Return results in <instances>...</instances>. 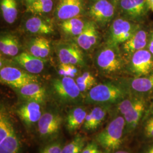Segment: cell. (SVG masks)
Wrapping results in <instances>:
<instances>
[{
	"label": "cell",
	"instance_id": "obj_1",
	"mask_svg": "<svg viewBox=\"0 0 153 153\" xmlns=\"http://www.w3.org/2000/svg\"><path fill=\"white\" fill-rule=\"evenodd\" d=\"M128 91L126 88L112 83L96 85L88 92L85 101L89 104L103 105L119 103L126 98Z\"/></svg>",
	"mask_w": 153,
	"mask_h": 153
},
{
	"label": "cell",
	"instance_id": "obj_2",
	"mask_svg": "<svg viewBox=\"0 0 153 153\" xmlns=\"http://www.w3.org/2000/svg\"><path fill=\"white\" fill-rule=\"evenodd\" d=\"M125 132V119L118 116L96 136L95 142L108 152H115L120 147Z\"/></svg>",
	"mask_w": 153,
	"mask_h": 153
},
{
	"label": "cell",
	"instance_id": "obj_3",
	"mask_svg": "<svg viewBox=\"0 0 153 153\" xmlns=\"http://www.w3.org/2000/svg\"><path fill=\"white\" fill-rule=\"evenodd\" d=\"M146 108L145 102L140 97L124 99L118 104V109L126 121V132L131 133L137 128Z\"/></svg>",
	"mask_w": 153,
	"mask_h": 153
},
{
	"label": "cell",
	"instance_id": "obj_4",
	"mask_svg": "<svg viewBox=\"0 0 153 153\" xmlns=\"http://www.w3.org/2000/svg\"><path fill=\"white\" fill-rule=\"evenodd\" d=\"M138 25L123 18H119L113 22L109 28L108 44L116 47L123 44L139 30Z\"/></svg>",
	"mask_w": 153,
	"mask_h": 153
},
{
	"label": "cell",
	"instance_id": "obj_5",
	"mask_svg": "<svg viewBox=\"0 0 153 153\" xmlns=\"http://www.w3.org/2000/svg\"><path fill=\"white\" fill-rule=\"evenodd\" d=\"M1 82L16 89L31 82H38V78L33 74L11 67H3L0 70Z\"/></svg>",
	"mask_w": 153,
	"mask_h": 153
},
{
	"label": "cell",
	"instance_id": "obj_6",
	"mask_svg": "<svg viewBox=\"0 0 153 153\" xmlns=\"http://www.w3.org/2000/svg\"><path fill=\"white\" fill-rule=\"evenodd\" d=\"M52 88L57 97L66 103L76 101L81 93L76 81L70 76L55 79L52 82Z\"/></svg>",
	"mask_w": 153,
	"mask_h": 153
},
{
	"label": "cell",
	"instance_id": "obj_7",
	"mask_svg": "<svg viewBox=\"0 0 153 153\" xmlns=\"http://www.w3.org/2000/svg\"><path fill=\"white\" fill-rule=\"evenodd\" d=\"M115 47L109 45L102 49L97 57L99 69L106 74L115 73L120 71L123 62Z\"/></svg>",
	"mask_w": 153,
	"mask_h": 153
},
{
	"label": "cell",
	"instance_id": "obj_8",
	"mask_svg": "<svg viewBox=\"0 0 153 153\" xmlns=\"http://www.w3.org/2000/svg\"><path fill=\"white\" fill-rule=\"evenodd\" d=\"M62 123L60 115L55 112L44 113L38 123L39 136L43 140L56 137L60 132Z\"/></svg>",
	"mask_w": 153,
	"mask_h": 153
},
{
	"label": "cell",
	"instance_id": "obj_9",
	"mask_svg": "<svg viewBox=\"0 0 153 153\" xmlns=\"http://www.w3.org/2000/svg\"><path fill=\"white\" fill-rule=\"evenodd\" d=\"M131 71L137 76L152 74L153 58L151 52L146 49L138 51L131 56Z\"/></svg>",
	"mask_w": 153,
	"mask_h": 153
},
{
	"label": "cell",
	"instance_id": "obj_10",
	"mask_svg": "<svg viewBox=\"0 0 153 153\" xmlns=\"http://www.w3.org/2000/svg\"><path fill=\"white\" fill-rule=\"evenodd\" d=\"M56 52L61 64L83 65V55L77 44L62 43L56 47Z\"/></svg>",
	"mask_w": 153,
	"mask_h": 153
},
{
	"label": "cell",
	"instance_id": "obj_11",
	"mask_svg": "<svg viewBox=\"0 0 153 153\" xmlns=\"http://www.w3.org/2000/svg\"><path fill=\"white\" fill-rule=\"evenodd\" d=\"M16 113L25 126L29 128L38 124L43 115L40 104L31 101H26L21 105Z\"/></svg>",
	"mask_w": 153,
	"mask_h": 153
},
{
	"label": "cell",
	"instance_id": "obj_12",
	"mask_svg": "<svg viewBox=\"0 0 153 153\" xmlns=\"http://www.w3.org/2000/svg\"><path fill=\"white\" fill-rule=\"evenodd\" d=\"M115 5L108 0H98L91 6L89 15L95 22L100 24L109 22L114 16Z\"/></svg>",
	"mask_w": 153,
	"mask_h": 153
},
{
	"label": "cell",
	"instance_id": "obj_13",
	"mask_svg": "<svg viewBox=\"0 0 153 153\" xmlns=\"http://www.w3.org/2000/svg\"><path fill=\"white\" fill-rule=\"evenodd\" d=\"M119 4L123 13L133 20L143 18L149 9L146 0H121Z\"/></svg>",
	"mask_w": 153,
	"mask_h": 153
},
{
	"label": "cell",
	"instance_id": "obj_14",
	"mask_svg": "<svg viewBox=\"0 0 153 153\" xmlns=\"http://www.w3.org/2000/svg\"><path fill=\"white\" fill-rule=\"evenodd\" d=\"M82 0H59L56 9V16L65 21L79 15L82 11Z\"/></svg>",
	"mask_w": 153,
	"mask_h": 153
},
{
	"label": "cell",
	"instance_id": "obj_15",
	"mask_svg": "<svg viewBox=\"0 0 153 153\" xmlns=\"http://www.w3.org/2000/svg\"><path fill=\"white\" fill-rule=\"evenodd\" d=\"M14 60L23 68L28 73L35 74L43 71L44 68L43 59L23 52L14 57Z\"/></svg>",
	"mask_w": 153,
	"mask_h": 153
},
{
	"label": "cell",
	"instance_id": "obj_16",
	"mask_svg": "<svg viewBox=\"0 0 153 153\" xmlns=\"http://www.w3.org/2000/svg\"><path fill=\"white\" fill-rule=\"evenodd\" d=\"M98 38L95 24L93 22L86 23L82 33L76 36V44L84 50H88L95 45Z\"/></svg>",
	"mask_w": 153,
	"mask_h": 153
},
{
	"label": "cell",
	"instance_id": "obj_17",
	"mask_svg": "<svg viewBox=\"0 0 153 153\" xmlns=\"http://www.w3.org/2000/svg\"><path fill=\"white\" fill-rule=\"evenodd\" d=\"M17 90L22 98L26 101L36 102L42 104L45 99V89L37 82L30 83Z\"/></svg>",
	"mask_w": 153,
	"mask_h": 153
},
{
	"label": "cell",
	"instance_id": "obj_18",
	"mask_svg": "<svg viewBox=\"0 0 153 153\" xmlns=\"http://www.w3.org/2000/svg\"><path fill=\"white\" fill-rule=\"evenodd\" d=\"M148 39V33L145 30H138L131 38L123 44V49L127 55L132 56L146 46Z\"/></svg>",
	"mask_w": 153,
	"mask_h": 153
},
{
	"label": "cell",
	"instance_id": "obj_19",
	"mask_svg": "<svg viewBox=\"0 0 153 153\" xmlns=\"http://www.w3.org/2000/svg\"><path fill=\"white\" fill-rule=\"evenodd\" d=\"M107 114V109L104 105L94 107L86 115L82 126L83 129L88 131L96 130L104 121Z\"/></svg>",
	"mask_w": 153,
	"mask_h": 153
},
{
	"label": "cell",
	"instance_id": "obj_20",
	"mask_svg": "<svg viewBox=\"0 0 153 153\" xmlns=\"http://www.w3.org/2000/svg\"><path fill=\"white\" fill-rule=\"evenodd\" d=\"M88 114L83 107H78L71 109L66 117V128L70 133H74L83 125Z\"/></svg>",
	"mask_w": 153,
	"mask_h": 153
},
{
	"label": "cell",
	"instance_id": "obj_21",
	"mask_svg": "<svg viewBox=\"0 0 153 153\" xmlns=\"http://www.w3.org/2000/svg\"><path fill=\"white\" fill-rule=\"evenodd\" d=\"M128 88L133 93L141 95L153 91V73L146 76H136L129 80Z\"/></svg>",
	"mask_w": 153,
	"mask_h": 153
},
{
	"label": "cell",
	"instance_id": "obj_22",
	"mask_svg": "<svg viewBox=\"0 0 153 153\" xmlns=\"http://www.w3.org/2000/svg\"><path fill=\"white\" fill-rule=\"evenodd\" d=\"M50 43L48 39L43 37L34 39L30 44V53L36 57L44 59L50 53Z\"/></svg>",
	"mask_w": 153,
	"mask_h": 153
},
{
	"label": "cell",
	"instance_id": "obj_23",
	"mask_svg": "<svg viewBox=\"0 0 153 153\" xmlns=\"http://www.w3.org/2000/svg\"><path fill=\"white\" fill-rule=\"evenodd\" d=\"M25 27L27 31L33 33L48 35L53 32V27L39 17L34 16L28 19Z\"/></svg>",
	"mask_w": 153,
	"mask_h": 153
},
{
	"label": "cell",
	"instance_id": "obj_24",
	"mask_svg": "<svg viewBox=\"0 0 153 153\" xmlns=\"http://www.w3.org/2000/svg\"><path fill=\"white\" fill-rule=\"evenodd\" d=\"M86 23L79 18H72L63 21L61 23V28L64 33L72 36H78L82 33Z\"/></svg>",
	"mask_w": 153,
	"mask_h": 153
},
{
	"label": "cell",
	"instance_id": "obj_25",
	"mask_svg": "<svg viewBox=\"0 0 153 153\" xmlns=\"http://www.w3.org/2000/svg\"><path fill=\"white\" fill-rule=\"evenodd\" d=\"M19 43L17 39L11 35L2 36L0 39V51L4 55L16 56L19 52Z\"/></svg>",
	"mask_w": 153,
	"mask_h": 153
},
{
	"label": "cell",
	"instance_id": "obj_26",
	"mask_svg": "<svg viewBox=\"0 0 153 153\" xmlns=\"http://www.w3.org/2000/svg\"><path fill=\"white\" fill-rule=\"evenodd\" d=\"M20 151L19 138L14 129L2 142H0V153H19Z\"/></svg>",
	"mask_w": 153,
	"mask_h": 153
},
{
	"label": "cell",
	"instance_id": "obj_27",
	"mask_svg": "<svg viewBox=\"0 0 153 153\" xmlns=\"http://www.w3.org/2000/svg\"><path fill=\"white\" fill-rule=\"evenodd\" d=\"M1 10L6 22L9 24L16 21L18 16L16 0H1Z\"/></svg>",
	"mask_w": 153,
	"mask_h": 153
},
{
	"label": "cell",
	"instance_id": "obj_28",
	"mask_svg": "<svg viewBox=\"0 0 153 153\" xmlns=\"http://www.w3.org/2000/svg\"><path fill=\"white\" fill-rule=\"evenodd\" d=\"M53 6L52 0H35L28 6L27 11L36 14H46L52 10Z\"/></svg>",
	"mask_w": 153,
	"mask_h": 153
},
{
	"label": "cell",
	"instance_id": "obj_29",
	"mask_svg": "<svg viewBox=\"0 0 153 153\" xmlns=\"http://www.w3.org/2000/svg\"><path fill=\"white\" fill-rule=\"evenodd\" d=\"M14 129L9 117L1 107L0 113V142H2Z\"/></svg>",
	"mask_w": 153,
	"mask_h": 153
},
{
	"label": "cell",
	"instance_id": "obj_30",
	"mask_svg": "<svg viewBox=\"0 0 153 153\" xmlns=\"http://www.w3.org/2000/svg\"><path fill=\"white\" fill-rule=\"evenodd\" d=\"M86 145L85 138L78 135L62 148L61 153H82Z\"/></svg>",
	"mask_w": 153,
	"mask_h": 153
},
{
	"label": "cell",
	"instance_id": "obj_31",
	"mask_svg": "<svg viewBox=\"0 0 153 153\" xmlns=\"http://www.w3.org/2000/svg\"><path fill=\"white\" fill-rule=\"evenodd\" d=\"M77 69L75 65L71 64H61L59 66V73L63 76L74 77L76 74Z\"/></svg>",
	"mask_w": 153,
	"mask_h": 153
},
{
	"label": "cell",
	"instance_id": "obj_32",
	"mask_svg": "<svg viewBox=\"0 0 153 153\" xmlns=\"http://www.w3.org/2000/svg\"><path fill=\"white\" fill-rule=\"evenodd\" d=\"M62 148L61 142L56 141L45 146L40 153H61Z\"/></svg>",
	"mask_w": 153,
	"mask_h": 153
},
{
	"label": "cell",
	"instance_id": "obj_33",
	"mask_svg": "<svg viewBox=\"0 0 153 153\" xmlns=\"http://www.w3.org/2000/svg\"><path fill=\"white\" fill-rule=\"evenodd\" d=\"M143 133L146 138L153 139V116L148 118L145 121L143 127Z\"/></svg>",
	"mask_w": 153,
	"mask_h": 153
},
{
	"label": "cell",
	"instance_id": "obj_34",
	"mask_svg": "<svg viewBox=\"0 0 153 153\" xmlns=\"http://www.w3.org/2000/svg\"><path fill=\"white\" fill-rule=\"evenodd\" d=\"M76 83H91L96 85V79L95 77L89 72L84 73L81 76L76 78Z\"/></svg>",
	"mask_w": 153,
	"mask_h": 153
},
{
	"label": "cell",
	"instance_id": "obj_35",
	"mask_svg": "<svg viewBox=\"0 0 153 153\" xmlns=\"http://www.w3.org/2000/svg\"><path fill=\"white\" fill-rule=\"evenodd\" d=\"M101 150L99 148L98 144L95 141L88 142L83 149L82 153H97Z\"/></svg>",
	"mask_w": 153,
	"mask_h": 153
},
{
	"label": "cell",
	"instance_id": "obj_36",
	"mask_svg": "<svg viewBox=\"0 0 153 153\" xmlns=\"http://www.w3.org/2000/svg\"><path fill=\"white\" fill-rule=\"evenodd\" d=\"M149 45L148 48L149 51L151 52V53L153 55V29L150 33L149 38Z\"/></svg>",
	"mask_w": 153,
	"mask_h": 153
},
{
	"label": "cell",
	"instance_id": "obj_37",
	"mask_svg": "<svg viewBox=\"0 0 153 153\" xmlns=\"http://www.w3.org/2000/svg\"><path fill=\"white\" fill-rule=\"evenodd\" d=\"M142 153H153V142L147 145L143 149Z\"/></svg>",
	"mask_w": 153,
	"mask_h": 153
},
{
	"label": "cell",
	"instance_id": "obj_38",
	"mask_svg": "<svg viewBox=\"0 0 153 153\" xmlns=\"http://www.w3.org/2000/svg\"><path fill=\"white\" fill-rule=\"evenodd\" d=\"M148 7L153 12V0H146Z\"/></svg>",
	"mask_w": 153,
	"mask_h": 153
},
{
	"label": "cell",
	"instance_id": "obj_39",
	"mask_svg": "<svg viewBox=\"0 0 153 153\" xmlns=\"http://www.w3.org/2000/svg\"><path fill=\"white\" fill-rule=\"evenodd\" d=\"M114 153H131L127 150H116L114 152Z\"/></svg>",
	"mask_w": 153,
	"mask_h": 153
},
{
	"label": "cell",
	"instance_id": "obj_40",
	"mask_svg": "<svg viewBox=\"0 0 153 153\" xmlns=\"http://www.w3.org/2000/svg\"><path fill=\"white\" fill-rule=\"evenodd\" d=\"M120 1L121 0H112V1L113 4H114V5L116 6L120 2Z\"/></svg>",
	"mask_w": 153,
	"mask_h": 153
},
{
	"label": "cell",
	"instance_id": "obj_41",
	"mask_svg": "<svg viewBox=\"0 0 153 153\" xmlns=\"http://www.w3.org/2000/svg\"><path fill=\"white\" fill-rule=\"evenodd\" d=\"M34 1H35V0H26V1H27V4L28 5L31 4Z\"/></svg>",
	"mask_w": 153,
	"mask_h": 153
},
{
	"label": "cell",
	"instance_id": "obj_42",
	"mask_svg": "<svg viewBox=\"0 0 153 153\" xmlns=\"http://www.w3.org/2000/svg\"><path fill=\"white\" fill-rule=\"evenodd\" d=\"M103 153V152H102V151H100V152H98V153Z\"/></svg>",
	"mask_w": 153,
	"mask_h": 153
},
{
	"label": "cell",
	"instance_id": "obj_43",
	"mask_svg": "<svg viewBox=\"0 0 153 153\" xmlns=\"http://www.w3.org/2000/svg\"><path fill=\"white\" fill-rule=\"evenodd\" d=\"M95 1H98V0H95Z\"/></svg>",
	"mask_w": 153,
	"mask_h": 153
},
{
	"label": "cell",
	"instance_id": "obj_44",
	"mask_svg": "<svg viewBox=\"0 0 153 153\" xmlns=\"http://www.w3.org/2000/svg\"></svg>",
	"mask_w": 153,
	"mask_h": 153
},
{
	"label": "cell",
	"instance_id": "obj_45",
	"mask_svg": "<svg viewBox=\"0 0 153 153\" xmlns=\"http://www.w3.org/2000/svg\"></svg>",
	"mask_w": 153,
	"mask_h": 153
}]
</instances>
